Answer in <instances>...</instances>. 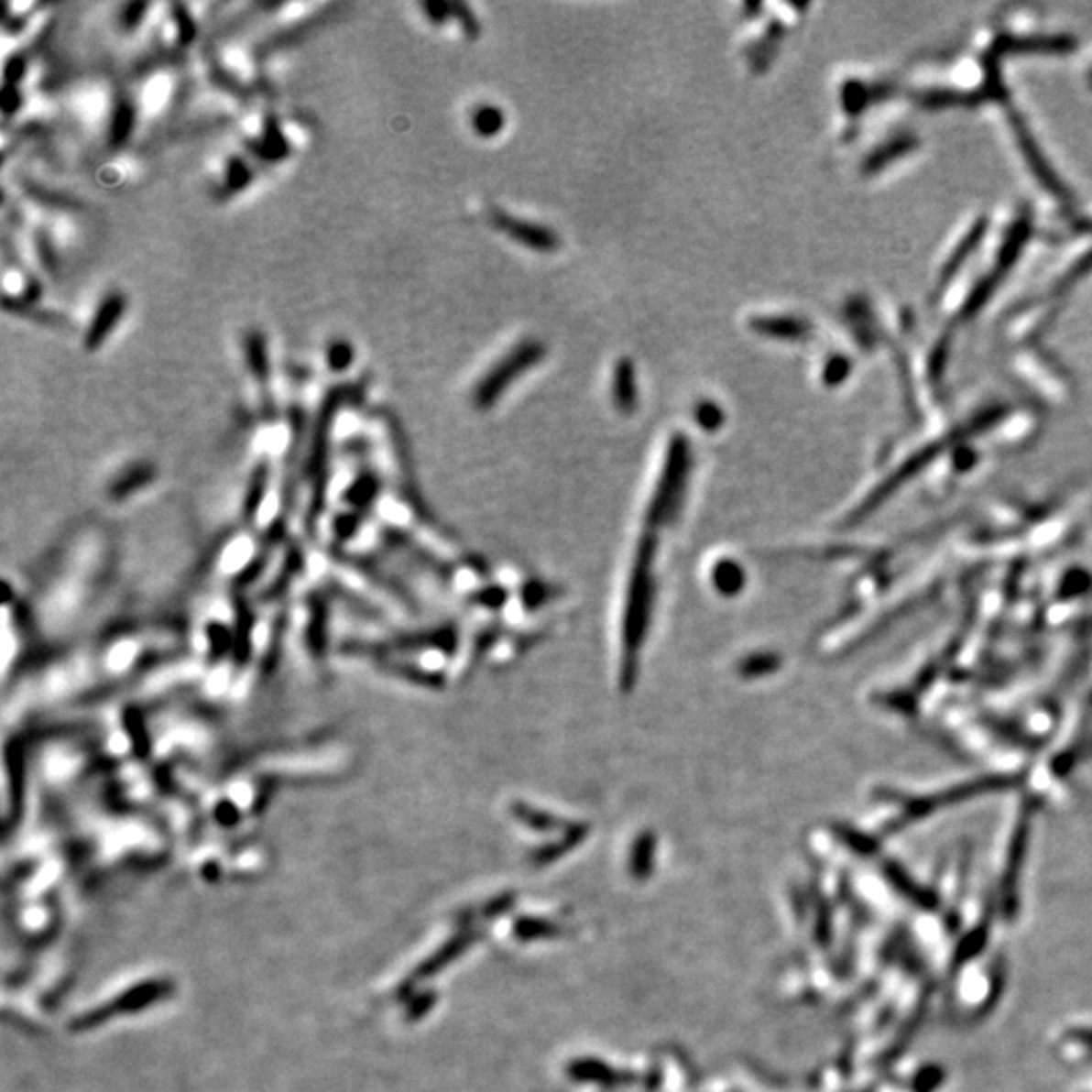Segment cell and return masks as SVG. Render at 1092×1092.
<instances>
[{
	"label": "cell",
	"mask_w": 1092,
	"mask_h": 1092,
	"mask_svg": "<svg viewBox=\"0 0 1092 1092\" xmlns=\"http://www.w3.org/2000/svg\"><path fill=\"white\" fill-rule=\"evenodd\" d=\"M544 353V344L539 340H524V343L516 344L480 378L474 393L475 403L480 407H490L516 378L539 365Z\"/></svg>",
	"instance_id": "obj_1"
},
{
	"label": "cell",
	"mask_w": 1092,
	"mask_h": 1092,
	"mask_svg": "<svg viewBox=\"0 0 1092 1092\" xmlns=\"http://www.w3.org/2000/svg\"><path fill=\"white\" fill-rule=\"evenodd\" d=\"M494 225L498 227L502 233H506V235H508L512 241L520 243V246L534 249V251L551 253V251H557L561 247V239L557 233L549 227L539 225V223L516 219L506 213H496Z\"/></svg>",
	"instance_id": "obj_2"
},
{
	"label": "cell",
	"mask_w": 1092,
	"mask_h": 1092,
	"mask_svg": "<svg viewBox=\"0 0 1092 1092\" xmlns=\"http://www.w3.org/2000/svg\"><path fill=\"white\" fill-rule=\"evenodd\" d=\"M126 311V298L120 294V291H112V294H107L100 308L95 310V314L90 322V328H87L85 333V348L87 350H97L104 343L105 338L112 334V330L118 326V322L122 320Z\"/></svg>",
	"instance_id": "obj_3"
},
{
	"label": "cell",
	"mask_w": 1092,
	"mask_h": 1092,
	"mask_svg": "<svg viewBox=\"0 0 1092 1092\" xmlns=\"http://www.w3.org/2000/svg\"><path fill=\"white\" fill-rule=\"evenodd\" d=\"M162 993H164V988L160 986V983L126 991L124 996H120L115 1001H110L107 1006L95 1010V1011H90L87 1016H83V1020H80V1028H92V1026H97V1023L105 1021L110 1016H115V1013H120V1011H132L136 1008L148 1006V1001L160 998Z\"/></svg>",
	"instance_id": "obj_4"
},
{
	"label": "cell",
	"mask_w": 1092,
	"mask_h": 1092,
	"mask_svg": "<svg viewBox=\"0 0 1092 1092\" xmlns=\"http://www.w3.org/2000/svg\"><path fill=\"white\" fill-rule=\"evenodd\" d=\"M750 328L757 334L779 340H797L809 333L805 322L795 316H757L750 320Z\"/></svg>",
	"instance_id": "obj_5"
},
{
	"label": "cell",
	"mask_w": 1092,
	"mask_h": 1092,
	"mask_svg": "<svg viewBox=\"0 0 1092 1092\" xmlns=\"http://www.w3.org/2000/svg\"><path fill=\"white\" fill-rule=\"evenodd\" d=\"M613 401L617 403L623 411H631L638 401V383H636V366L629 360H621L613 368Z\"/></svg>",
	"instance_id": "obj_6"
},
{
	"label": "cell",
	"mask_w": 1092,
	"mask_h": 1092,
	"mask_svg": "<svg viewBox=\"0 0 1092 1092\" xmlns=\"http://www.w3.org/2000/svg\"><path fill=\"white\" fill-rule=\"evenodd\" d=\"M246 353H247V365L251 368L253 377L257 380H266L269 375V358H268V344H266V338H263L261 333L257 330H253L246 336Z\"/></svg>",
	"instance_id": "obj_7"
},
{
	"label": "cell",
	"mask_w": 1092,
	"mask_h": 1092,
	"mask_svg": "<svg viewBox=\"0 0 1092 1092\" xmlns=\"http://www.w3.org/2000/svg\"><path fill=\"white\" fill-rule=\"evenodd\" d=\"M472 124L477 134L490 138V136H496L504 128V112L496 105H480L475 107Z\"/></svg>",
	"instance_id": "obj_8"
},
{
	"label": "cell",
	"mask_w": 1092,
	"mask_h": 1092,
	"mask_svg": "<svg viewBox=\"0 0 1092 1092\" xmlns=\"http://www.w3.org/2000/svg\"><path fill=\"white\" fill-rule=\"evenodd\" d=\"M355 353L348 343H334L328 348V363L334 370H344L353 363Z\"/></svg>",
	"instance_id": "obj_9"
},
{
	"label": "cell",
	"mask_w": 1092,
	"mask_h": 1092,
	"mask_svg": "<svg viewBox=\"0 0 1092 1092\" xmlns=\"http://www.w3.org/2000/svg\"><path fill=\"white\" fill-rule=\"evenodd\" d=\"M132 126V110L130 105H120L118 107V114H115V122L112 126V134H114V140H122L126 134H128Z\"/></svg>",
	"instance_id": "obj_10"
},
{
	"label": "cell",
	"mask_w": 1092,
	"mask_h": 1092,
	"mask_svg": "<svg viewBox=\"0 0 1092 1092\" xmlns=\"http://www.w3.org/2000/svg\"><path fill=\"white\" fill-rule=\"evenodd\" d=\"M698 419L702 425L706 427H716L720 423V409L716 407V403H700L698 407Z\"/></svg>",
	"instance_id": "obj_11"
},
{
	"label": "cell",
	"mask_w": 1092,
	"mask_h": 1092,
	"mask_svg": "<svg viewBox=\"0 0 1092 1092\" xmlns=\"http://www.w3.org/2000/svg\"><path fill=\"white\" fill-rule=\"evenodd\" d=\"M37 249H38V256H41L43 266H45L47 269L55 271V269H57V257H55V253H53L51 246H49V241H47L45 237H38V246H37Z\"/></svg>",
	"instance_id": "obj_12"
},
{
	"label": "cell",
	"mask_w": 1092,
	"mask_h": 1092,
	"mask_svg": "<svg viewBox=\"0 0 1092 1092\" xmlns=\"http://www.w3.org/2000/svg\"><path fill=\"white\" fill-rule=\"evenodd\" d=\"M846 373H847V363H846L844 358H835V360H832V363L827 365V368H825V377H827V378H830V375H834V377H835V380H840V378H844V377H846Z\"/></svg>",
	"instance_id": "obj_13"
}]
</instances>
